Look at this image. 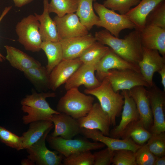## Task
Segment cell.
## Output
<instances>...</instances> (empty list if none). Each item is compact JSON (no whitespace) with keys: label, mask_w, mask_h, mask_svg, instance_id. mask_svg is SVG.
I'll return each mask as SVG.
<instances>
[{"label":"cell","mask_w":165,"mask_h":165,"mask_svg":"<svg viewBox=\"0 0 165 165\" xmlns=\"http://www.w3.org/2000/svg\"><path fill=\"white\" fill-rule=\"evenodd\" d=\"M96 40L109 46L115 53L126 61L138 65L143 55V47L140 32L135 29L123 39L116 37L107 30L96 32Z\"/></svg>","instance_id":"cell-1"},{"label":"cell","mask_w":165,"mask_h":165,"mask_svg":"<svg viewBox=\"0 0 165 165\" xmlns=\"http://www.w3.org/2000/svg\"><path fill=\"white\" fill-rule=\"evenodd\" d=\"M56 94L53 92L38 93L33 91L32 94L26 96L20 101L21 110L27 115L22 118L24 124L27 125L39 120H50L52 115L60 112L53 109L46 99L54 97Z\"/></svg>","instance_id":"cell-2"},{"label":"cell","mask_w":165,"mask_h":165,"mask_svg":"<svg viewBox=\"0 0 165 165\" xmlns=\"http://www.w3.org/2000/svg\"><path fill=\"white\" fill-rule=\"evenodd\" d=\"M97 87L92 89H85L84 93L96 97L103 110L108 115L111 125L115 126L116 119L120 115L124 103L123 95L119 91L115 92L111 83L106 78Z\"/></svg>","instance_id":"cell-3"},{"label":"cell","mask_w":165,"mask_h":165,"mask_svg":"<svg viewBox=\"0 0 165 165\" xmlns=\"http://www.w3.org/2000/svg\"><path fill=\"white\" fill-rule=\"evenodd\" d=\"M94 98L80 92L77 88L70 89L59 99L57 111L76 119L86 116L91 109Z\"/></svg>","instance_id":"cell-4"},{"label":"cell","mask_w":165,"mask_h":165,"mask_svg":"<svg viewBox=\"0 0 165 165\" xmlns=\"http://www.w3.org/2000/svg\"><path fill=\"white\" fill-rule=\"evenodd\" d=\"M39 22L35 15L23 18L16 24L15 31L18 41L28 51L38 52L42 42L39 32Z\"/></svg>","instance_id":"cell-5"},{"label":"cell","mask_w":165,"mask_h":165,"mask_svg":"<svg viewBox=\"0 0 165 165\" xmlns=\"http://www.w3.org/2000/svg\"><path fill=\"white\" fill-rule=\"evenodd\" d=\"M93 7L100 19L96 26L105 28L115 37L119 38L123 29L135 28L134 24L125 15L118 14L97 2L94 3Z\"/></svg>","instance_id":"cell-6"},{"label":"cell","mask_w":165,"mask_h":165,"mask_svg":"<svg viewBox=\"0 0 165 165\" xmlns=\"http://www.w3.org/2000/svg\"><path fill=\"white\" fill-rule=\"evenodd\" d=\"M46 140L51 148L64 157L75 153L101 149L105 146L101 142H93L81 139H65L49 134Z\"/></svg>","instance_id":"cell-7"},{"label":"cell","mask_w":165,"mask_h":165,"mask_svg":"<svg viewBox=\"0 0 165 165\" xmlns=\"http://www.w3.org/2000/svg\"><path fill=\"white\" fill-rule=\"evenodd\" d=\"M108 79L116 92L129 90L138 86L149 87L140 72L132 69L109 70L104 78Z\"/></svg>","instance_id":"cell-8"},{"label":"cell","mask_w":165,"mask_h":165,"mask_svg":"<svg viewBox=\"0 0 165 165\" xmlns=\"http://www.w3.org/2000/svg\"><path fill=\"white\" fill-rule=\"evenodd\" d=\"M147 93L153 119V124L150 131L152 134L165 132V92L153 82L147 87Z\"/></svg>","instance_id":"cell-9"},{"label":"cell","mask_w":165,"mask_h":165,"mask_svg":"<svg viewBox=\"0 0 165 165\" xmlns=\"http://www.w3.org/2000/svg\"><path fill=\"white\" fill-rule=\"evenodd\" d=\"M53 128L48 129L37 141L26 149L27 158L36 165H63L64 157L55 150H49L46 145V137Z\"/></svg>","instance_id":"cell-10"},{"label":"cell","mask_w":165,"mask_h":165,"mask_svg":"<svg viewBox=\"0 0 165 165\" xmlns=\"http://www.w3.org/2000/svg\"><path fill=\"white\" fill-rule=\"evenodd\" d=\"M77 120L81 128L98 130L104 135L109 136L111 125L110 119L99 103H94L88 113Z\"/></svg>","instance_id":"cell-11"},{"label":"cell","mask_w":165,"mask_h":165,"mask_svg":"<svg viewBox=\"0 0 165 165\" xmlns=\"http://www.w3.org/2000/svg\"><path fill=\"white\" fill-rule=\"evenodd\" d=\"M58 34L61 38H68L82 36L88 34V31L81 23L76 14H67L59 17L56 16L53 19Z\"/></svg>","instance_id":"cell-12"},{"label":"cell","mask_w":165,"mask_h":165,"mask_svg":"<svg viewBox=\"0 0 165 165\" xmlns=\"http://www.w3.org/2000/svg\"><path fill=\"white\" fill-rule=\"evenodd\" d=\"M95 64L83 63L65 83V89L68 90L84 85L87 89L98 86L101 83L95 75Z\"/></svg>","instance_id":"cell-13"},{"label":"cell","mask_w":165,"mask_h":165,"mask_svg":"<svg viewBox=\"0 0 165 165\" xmlns=\"http://www.w3.org/2000/svg\"><path fill=\"white\" fill-rule=\"evenodd\" d=\"M138 66L140 73L150 86L153 82L154 73L165 66V57L162 56L157 50L143 47L142 58Z\"/></svg>","instance_id":"cell-14"},{"label":"cell","mask_w":165,"mask_h":165,"mask_svg":"<svg viewBox=\"0 0 165 165\" xmlns=\"http://www.w3.org/2000/svg\"><path fill=\"white\" fill-rule=\"evenodd\" d=\"M114 69H132L140 72L138 65L124 60L109 48L108 52L96 65V77L101 82L109 70Z\"/></svg>","instance_id":"cell-15"},{"label":"cell","mask_w":165,"mask_h":165,"mask_svg":"<svg viewBox=\"0 0 165 165\" xmlns=\"http://www.w3.org/2000/svg\"><path fill=\"white\" fill-rule=\"evenodd\" d=\"M82 63L79 58L62 60L50 74V89L55 91L65 84Z\"/></svg>","instance_id":"cell-16"},{"label":"cell","mask_w":165,"mask_h":165,"mask_svg":"<svg viewBox=\"0 0 165 165\" xmlns=\"http://www.w3.org/2000/svg\"><path fill=\"white\" fill-rule=\"evenodd\" d=\"M50 120L54 127V130L50 134L53 137L71 139L81 133L82 128L77 119L64 113L53 114Z\"/></svg>","instance_id":"cell-17"},{"label":"cell","mask_w":165,"mask_h":165,"mask_svg":"<svg viewBox=\"0 0 165 165\" xmlns=\"http://www.w3.org/2000/svg\"><path fill=\"white\" fill-rule=\"evenodd\" d=\"M80 134L87 138L103 143L108 148L115 151L128 149L135 152L141 146L131 139H120L105 136L98 130L82 128Z\"/></svg>","instance_id":"cell-18"},{"label":"cell","mask_w":165,"mask_h":165,"mask_svg":"<svg viewBox=\"0 0 165 165\" xmlns=\"http://www.w3.org/2000/svg\"><path fill=\"white\" fill-rule=\"evenodd\" d=\"M121 93L124 98L121 119L118 125L110 130L109 135L110 137L116 138H120L123 131L129 124L140 119L136 104L129 95L128 90H122Z\"/></svg>","instance_id":"cell-19"},{"label":"cell","mask_w":165,"mask_h":165,"mask_svg":"<svg viewBox=\"0 0 165 165\" xmlns=\"http://www.w3.org/2000/svg\"><path fill=\"white\" fill-rule=\"evenodd\" d=\"M97 41L91 34L82 36L61 39L60 41L63 52V60L79 58L94 42Z\"/></svg>","instance_id":"cell-20"},{"label":"cell","mask_w":165,"mask_h":165,"mask_svg":"<svg viewBox=\"0 0 165 165\" xmlns=\"http://www.w3.org/2000/svg\"><path fill=\"white\" fill-rule=\"evenodd\" d=\"M145 87L138 86L128 90L136 104L140 119L145 128L150 131L153 124V119L147 90Z\"/></svg>","instance_id":"cell-21"},{"label":"cell","mask_w":165,"mask_h":165,"mask_svg":"<svg viewBox=\"0 0 165 165\" xmlns=\"http://www.w3.org/2000/svg\"><path fill=\"white\" fill-rule=\"evenodd\" d=\"M140 32L143 47L157 50L165 57V28L152 25H145Z\"/></svg>","instance_id":"cell-22"},{"label":"cell","mask_w":165,"mask_h":165,"mask_svg":"<svg viewBox=\"0 0 165 165\" xmlns=\"http://www.w3.org/2000/svg\"><path fill=\"white\" fill-rule=\"evenodd\" d=\"M48 0L43 1L42 13L34 15L39 22V32L42 42H58L61 39L57 32L56 24L50 17L48 8Z\"/></svg>","instance_id":"cell-23"},{"label":"cell","mask_w":165,"mask_h":165,"mask_svg":"<svg viewBox=\"0 0 165 165\" xmlns=\"http://www.w3.org/2000/svg\"><path fill=\"white\" fill-rule=\"evenodd\" d=\"M164 0H142L125 15L134 24L135 29L140 31L145 25L147 16L159 4Z\"/></svg>","instance_id":"cell-24"},{"label":"cell","mask_w":165,"mask_h":165,"mask_svg":"<svg viewBox=\"0 0 165 165\" xmlns=\"http://www.w3.org/2000/svg\"><path fill=\"white\" fill-rule=\"evenodd\" d=\"M6 52L5 59L13 68L24 72L28 69L41 64V63L24 52L12 46H4Z\"/></svg>","instance_id":"cell-25"},{"label":"cell","mask_w":165,"mask_h":165,"mask_svg":"<svg viewBox=\"0 0 165 165\" xmlns=\"http://www.w3.org/2000/svg\"><path fill=\"white\" fill-rule=\"evenodd\" d=\"M29 124L28 130L23 133L22 136L24 149H26L36 142L48 129L54 127V125L51 120L37 121Z\"/></svg>","instance_id":"cell-26"},{"label":"cell","mask_w":165,"mask_h":165,"mask_svg":"<svg viewBox=\"0 0 165 165\" xmlns=\"http://www.w3.org/2000/svg\"><path fill=\"white\" fill-rule=\"evenodd\" d=\"M152 135L139 119L129 124L123 131L120 138L131 139L137 144L141 145L145 144Z\"/></svg>","instance_id":"cell-27"},{"label":"cell","mask_w":165,"mask_h":165,"mask_svg":"<svg viewBox=\"0 0 165 165\" xmlns=\"http://www.w3.org/2000/svg\"><path fill=\"white\" fill-rule=\"evenodd\" d=\"M96 0H78L76 14L81 23L90 30L94 25H97L100 19L95 13L93 2Z\"/></svg>","instance_id":"cell-28"},{"label":"cell","mask_w":165,"mask_h":165,"mask_svg":"<svg viewBox=\"0 0 165 165\" xmlns=\"http://www.w3.org/2000/svg\"><path fill=\"white\" fill-rule=\"evenodd\" d=\"M41 50L45 53L47 59L46 68L49 74L63 59V52L60 41L42 42Z\"/></svg>","instance_id":"cell-29"},{"label":"cell","mask_w":165,"mask_h":165,"mask_svg":"<svg viewBox=\"0 0 165 165\" xmlns=\"http://www.w3.org/2000/svg\"><path fill=\"white\" fill-rule=\"evenodd\" d=\"M23 73L25 77L37 88L50 89V74L46 67L41 64L32 67Z\"/></svg>","instance_id":"cell-30"},{"label":"cell","mask_w":165,"mask_h":165,"mask_svg":"<svg viewBox=\"0 0 165 165\" xmlns=\"http://www.w3.org/2000/svg\"><path fill=\"white\" fill-rule=\"evenodd\" d=\"M109 49V47L96 41L79 58L83 63L96 64Z\"/></svg>","instance_id":"cell-31"},{"label":"cell","mask_w":165,"mask_h":165,"mask_svg":"<svg viewBox=\"0 0 165 165\" xmlns=\"http://www.w3.org/2000/svg\"><path fill=\"white\" fill-rule=\"evenodd\" d=\"M78 0H51L48 8L50 13H54L59 17L76 12Z\"/></svg>","instance_id":"cell-32"},{"label":"cell","mask_w":165,"mask_h":165,"mask_svg":"<svg viewBox=\"0 0 165 165\" xmlns=\"http://www.w3.org/2000/svg\"><path fill=\"white\" fill-rule=\"evenodd\" d=\"M94 156L90 150L73 153L64 158V165H93Z\"/></svg>","instance_id":"cell-33"},{"label":"cell","mask_w":165,"mask_h":165,"mask_svg":"<svg viewBox=\"0 0 165 165\" xmlns=\"http://www.w3.org/2000/svg\"><path fill=\"white\" fill-rule=\"evenodd\" d=\"M152 25L165 28V1L159 4L148 14L145 25Z\"/></svg>","instance_id":"cell-34"},{"label":"cell","mask_w":165,"mask_h":165,"mask_svg":"<svg viewBox=\"0 0 165 165\" xmlns=\"http://www.w3.org/2000/svg\"><path fill=\"white\" fill-rule=\"evenodd\" d=\"M0 141L17 151L24 149L23 138L0 126Z\"/></svg>","instance_id":"cell-35"},{"label":"cell","mask_w":165,"mask_h":165,"mask_svg":"<svg viewBox=\"0 0 165 165\" xmlns=\"http://www.w3.org/2000/svg\"><path fill=\"white\" fill-rule=\"evenodd\" d=\"M146 142L148 149L156 156L165 155V132L152 134Z\"/></svg>","instance_id":"cell-36"},{"label":"cell","mask_w":165,"mask_h":165,"mask_svg":"<svg viewBox=\"0 0 165 165\" xmlns=\"http://www.w3.org/2000/svg\"><path fill=\"white\" fill-rule=\"evenodd\" d=\"M140 0H105L103 3L107 8L119 12L120 14L125 15L133 6H137Z\"/></svg>","instance_id":"cell-37"},{"label":"cell","mask_w":165,"mask_h":165,"mask_svg":"<svg viewBox=\"0 0 165 165\" xmlns=\"http://www.w3.org/2000/svg\"><path fill=\"white\" fill-rule=\"evenodd\" d=\"M135 152L128 149L115 151L112 163L113 165H137Z\"/></svg>","instance_id":"cell-38"},{"label":"cell","mask_w":165,"mask_h":165,"mask_svg":"<svg viewBox=\"0 0 165 165\" xmlns=\"http://www.w3.org/2000/svg\"><path fill=\"white\" fill-rule=\"evenodd\" d=\"M137 165H153L156 156L150 151L146 143L135 152Z\"/></svg>","instance_id":"cell-39"},{"label":"cell","mask_w":165,"mask_h":165,"mask_svg":"<svg viewBox=\"0 0 165 165\" xmlns=\"http://www.w3.org/2000/svg\"><path fill=\"white\" fill-rule=\"evenodd\" d=\"M115 151L108 148L93 154V165H110L112 163Z\"/></svg>","instance_id":"cell-40"},{"label":"cell","mask_w":165,"mask_h":165,"mask_svg":"<svg viewBox=\"0 0 165 165\" xmlns=\"http://www.w3.org/2000/svg\"><path fill=\"white\" fill-rule=\"evenodd\" d=\"M12 8V6L6 7L3 11L2 14L0 16V23L1 21L4 17L6 15L8 12ZM5 57L0 52V62H3L5 60Z\"/></svg>","instance_id":"cell-41"},{"label":"cell","mask_w":165,"mask_h":165,"mask_svg":"<svg viewBox=\"0 0 165 165\" xmlns=\"http://www.w3.org/2000/svg\"><path fill=\"white\" fill-rule=\"evenodd\" d=\"M16 7H21L29 3L34 0H12Z\"/></svg>","instance_id":"cell-42"},{"label":"cell","mask_w":165,"mask_h":165,"mask_svg":"<svg viewBox=\"0 0 165 165\" xmlns=\"http://www.w3.org/2000/svg\"><path fill=\"white\" fill-rule=\"evenodd\" d=\"M161 78V82L163 87V90L165 92V66L158 72Z\"/></svg>","instance_id":"cell-43"},{"label":"cell","mask_w":165,"mask_h":165,"mask_svg":"<svg viewBox=\"0 0 165 165\" xmlns=\"http://www.w3.org/2000/svg\"><path fill=\"white\" fill-rule=\"evenodd\" d=\"M165 156L156 157L153 165H165Z\"/></svg>","instance_id":"cell-44"},{"label":"cell","mask_w":165,"mask_h":165,"mask_svg":"<svg viewBox=\"0 0 165 165\" xmlns=\"http://www.w3.org/2000/svg\"><path fill=\"white\" fill-rule=\"evenodd\" d=\"M21 164L22 165H34L35 163L30 159H23L21 161Z\"/></svg>","instance_id":"cell-45"}]
</instances>
